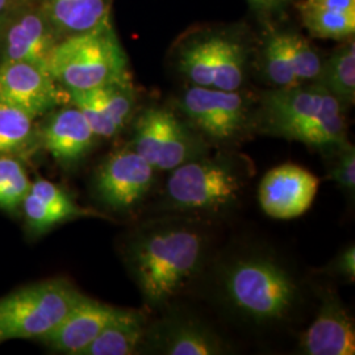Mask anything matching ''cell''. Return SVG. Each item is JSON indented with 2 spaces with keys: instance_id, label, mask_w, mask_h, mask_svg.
<instances>
[{
  "instance_id": "cell-1",
  "label": "cell",
  "mask_w": 355,
  "mask_h": 355,
  "mask_svg": "<svg viewBox=\"0 0 355 355\" xmlns=\"http://www.w3.org/2000/svg\"><path fill=\"white\" fill-rule=\"evenodd\" d=\"M203 229L182 218L149 223L128 242L125 258L145 304L161 309L203 270L208 255Z\"/></svg>"
},
{
  "instance_id": "cell-2",
  "label": "cell",
  "mask_w": 355,
  "mask_h": 355,
  "mask_svg": "<svg viewBox=\"0 0 355 355\" xmlns=\"http://www.w3.org/2000/svg\"><path fill=\"white\" fill-rule=\"evenodd\" d=\"M346 107L311 82L266 91L254 114V130L330 152L347 142Z\"/></svg>"
},
{
  "instance_id": "cell-3",
  "label": "cell",
  "mask_w": 355,
  "mask_h": 355,
  "mask_svg": "<svg viewBox=\"0 0 355 355\" xmlns=\"http://www.w3.org/2000/svg\"><path fill=\"white\" fill-rule=\"evenodd\" d=\"M220 290L236 315L258 325L286 321L300 302V287L291 271L265 253L230 261L221 271Z\"/></svg>"
},
{
  "instance_id": "cell-4",
  "label": "cell",
  "mask_w": 355,
  "mask_h": 355,
  "mask_svg": "<svg viewBox=\"0 0 355 355\" xmlns=\"http://www.w3.org/2000/svg\"><path fill=\"white\" fill-rule=\"evenodd\" d=\"M252 177L243 157L209 153L178 166L167 178L166 205L191 215H221L240 203Z\"/></svg>"
},
{
  "instance_id": "cell-5",
  "label": "cell",
  "mask_w": 355,
  "mask_h": 355,
  "mask_svg": "<svg viewBox=\"0 0 355 355\" xmlns=\"http://www.w3.org/2000/svg\"><path fill=\"white\" fill-rule=\"evenodd\" d=\"M46 70L67 91H87L130 80L127 55L108 21L54 45Z\"/></svg>"
},
{
  "instance_id": "cell-6",
  "label": "cell",
  "mask_w": 355,
  "mask_h": 355,
  "mask_svg": "<svg viewBox=\"0 0 355 355\" xmlns=\"http://www.w3.org/2000/svg\"><path fill=\"white\" fill-rule=\"evenodd\" d=\"M85 295L69 280L49 279L0 297V343L42 340Z\"/></svg>"
},
{
  "instance_id": "cell-7",
  "label": "cell",
  "mask_w": 355,
  "mask_h": 355,
  "mask_svg": "<svg viewBox=\"0 0 355 355\" xmlns=\"http://www.w3.org/2000/svg\"><path fill=\"white\" fill-rule=\"evenodd\" d=\"M184 121L211 146H232L254 130L250 103L239 91L192 86L182 95Z\"/></svg>"
},
{
  "instance_id": "cell-8",
  "label": "cell",
  "mask_w": 355,
  "mask_h": 355,
  "mask_svg": "<svg viewBox=\"0 0 355 355\" xmlns=\"http://www.w3.org/2000/svg\"><path fill=\"white\" fill-rule=\"evenodd\" d=\"M130 146L157 171H173L211 145L171 110L148 107L136 119Z\"/></svg>"
},
{
  "instance_id": "cell-9",
  "label": "cell",
  "mask_w": 355,
  "mask_h": 355,
  "mask_svg": "<svg viewBox=\"0 0 355 355\" xmlns=\"http://www.w3.org/2000/svg\"><path fill=\"white\" fill-rule=\"evenodd\" d=\"M157 170L129 145L111 153L92 178L98 202L114 212H130L152 190Z\"/></svg>"
},
{
  "instance_id": "cell-10",
  "label": "cell",
  "mask_w": 355,
  "mask_h": 355,
  "mask_svg": "<svg viewBox=\"0 0 355 355\" xmlns=\"http://www.w3.org/2000/svg\"><path fill=\"white\" fill-rule=\"evenodd\" d=\"M142 349L164 355H220L229 346L211 325L189 315H168L148 325Z\"/></svg>"
},
{
  "instance_id": "cell-11",
  "label": "cell",
  "mask_w": 355,
  "mask_h": 355,
  "mask_svg": "<svg viewBox=\"0 0 355 355\" xmlns=\"http://www.w3.org/2000/svg\"><path fill=\"white\" fill-rule=\"evenodd\" d=\"M320 180L309 170L292 164L271 168L262 178L258 200L267 216L291 220L304 215L318 195Z\"/></svg>"
},
{
  "instance_id": "cell-12",
  "label": "cell",
  "mask_w": 355,
  "mask_h": 355,
  "mask_svg": "<svg viewBox=\"0 0 355 355\" xmlns=\"http://www.w3.org/2000/svg\"><path fill=\"white\" fill-rule=\"evenodd\" d=\"M60 98L57 82L45 67L23 61H4L0 66V102L36 119L51 112Z\"/></svg>"
},
{
  "instance_id": "cell-13",
  "label": "cell",
  "mask_w": 355,
  "mask_h": 355,
  "mask_svg": "<svg viewBox=\"0 0 355 355\" xmlns=\"http://www.w3.org/2000/svg\"><path fill=\"white\" fill-rule=\"evenodd\" d=\"M299 352L305 355L354 354V320L337 292L327 288L320 293L318 315L302 334Z\"/></svg>"
},
{
  "instance_id": "cell-14",
  "label": "cell",
  "mask_w": 355,
  "mask_h": 355,
  "mask_svg": "<svg viewBox=\"0 0 355 355\" xmlns=\"http://www.w3.org/2000/svg\"><path fill=\"white\" fill-rule=\"evenodd\" d=\"M41 148L64 170H74L92 152L98 140L82 112L66 107L51 114L40 130Z\"/></svg>"
},
{
  "instance_id": "cell-15",
  "label": "cell",
  "mask_w": 355,
  "mask_h": 355,
  "mask_svg": "<svg viewBox=\"0 0 355 355\" xmlns=\"http://www.w3.org/2000/svg\"><path fill=\"white\" fill-rule=\"evenodd\" d=\"M20 211L26 217L28 228L35 234H44L60 224L79 217L101 216L96 211L79 205L67 191L45 178L31 182Z\"/></svg>"
},
{
  "instance_id": "cell-16",
  "label": "cell",
  "mask_w": 355,
  "mask_h": 355,
  "mask_svg": "<svg viewBox=\"0 0 355 355\" xmlns=\"http://www.w3.org/2000/svg\"><path fill=\"white\" fill-rule=\"evenodd\" d=\"M117 311L116 306L83 296L61 324L41 341L54 352L82 355Z\"/></svg>"
},
{
  "instance_id": "cell-17",
  "label": "cell",
  "mask_w": 355,
  "mask_h": 355,
  "mask_svg": "<svg viewBox=\"0 0 355 355\" xmlns=\"http://www.w3.org/2000/svg\"><path fill=\"white\" fill-rule=\"evenodd\" d=\"M146 318L140 311L119 308L114 318L82 355H132L140 353L146 337Z\"/></svg>"
},
{
  "instance_id": "cell-18",
  "label": "cell",
  "mask_w": 355,
  "mask_h": 355,
  "mask_svg": "<svg viewBox=\"0 0 355 355\" xmlns=\"http://www.w3.org/2000/svg\"><path fill=\"white\" fill-rule=\"evenodd\" d=\"M53 46L54 44L44 20L33 13L26 15L7 33L4 61H23L46 69Z\"/></svg>"
},
{
  "instance_id": "cell-19",
  "label": "cell",
  "mask_w": 355,
  "mask_h": 355,
  "mask_svg": "<svg viewBox=\"0 0 355 355\" xmlns=\"http://www.w3.org/2000/svg\"><path fill=\"white\" fill-rule=\"evenodd\" d=\"M40 146L35 117L8 103L0 102V155L23 157Z\"/></svg>"
},
{
  "instance_id": "cell-20",
  "label": "cell",
  "mask_w": 355,
  "mask_h": 355,
  "mask_svg": "<svg viewBox=\"0 0 355 355\" xmlns=\"http://www.w3.org/2000/svg\"><path fill=\"white\" fill-rule=\"evenodd\" d=\"M327 89L347 108L355 101V44L349 41L322 62L318 79L313 82Z\"/></svg>"
},
{
  "instance_id": "cell-21",
  "label": "cell",
  "mask_w": 355,
  "mask_h": 355,
  "mask_svg": "<svg viewBox=\"0 0 355 355\" xmlns=\"http://www.w3.org/2000/svg\"><path fill=\"white\" fill-rule=\"evenodd\" d=\"M51 12L58 26L74 35L108 21L104 0H51Z\"/></svg>"
},
{
  "instance_id": "cell-22",
  "label": "cell",
  "mask_w": 355,
  "mask_h": 355,
  "mask_svg": "<svg viewBox=\"0 0 355 355\" xmlns=\"http://www.w3.org/2000/svg\"><path fill=\"white\" fill-rule=\"evenodd\" d=\"M297 8L303 24L313 37L340 41L354 35L355 13L331 11L304 1H300Z\"/></svg>"
},
{
  "instance_id": "cell-23",
  "label": "cell",
  "mask_w": 355,
  "mask_h": 355,
  "mask_svg": "<svg viewBox=\"0 0 355 355\" xmlns=\"http://www.w3.org/2000/svg\"><path fill=\"white\" fill-rule=\"evenodd\" d=\"M217 53L216 37L192 42L179 54L178 67L192 86L212 89Z\"/></svg>"
},
{
  "instance_id": "cell-24",
  "label": "cell",
  "mask_w": 355,
  "mask_h": 355,
  "mask_svg": "<svg viewBox=\"0 0 355 355\" xmlns=\"http://www.w3.org/2000/svg\"><path fill=\"white\" fill-rule=\"evenodd\" d=\"M248 71L246 51L240 42L217 37V64L212 89L224 91L241 89Z\"/></svg>"
},
{
  "instance_id": "cell-25",
  "label": "cell",
  "mask_w": 355,
  "mask_h": 355,
  "mask_svg": "<svg viewBox=\"0 0 355 355\" xmlns=\"http://www.w3.org/2000/svg\"><path fill=\"white\" fill-rule=\"evenodd\" d=\"M29 187L31 180L21 157L0 155V209L17 214Z\"/></svg>"
},
{
  "instance_id": "cell-26",
  "label": "cell",
  "mask_w": 355,
  "mask_h": 355,
  "mask_svg": "<svg viewBox=\"0 0 355 355\" xmlns=\"http://www.w3.org/2000/svg\"><path fill=\"white\" fill-rule=\"evenodd\" d=\"M262 69L267 80L274 87L303 85L295 74L284 33H274L267 38L262 51Z\"/></svg>"
},
{
  "instance_id": "cell-27",
  "label": "cell",
  "mask_w": 355,
  "mask_h": 355,
  "mask_svg": "<svg viewBox=\"0 0 355 355\" xmlns=\"http://www.w3.org/2000/svg\"><path fill=\"white\" fill-rule=\"evenodd\" d=\"M102 103L105 112L111 117L114 125L121 132L135 112L136 101L130 86V80L116 82L92 89Z\"/></svg>"
},
{
  "instance_id": "cell-28",
  "label": "cell",
  "mask_w": 355,
  "mask_h": 355,
  "mask_svg": "<svg viewBox=\"0 0 355 355\" xmlns=\"http://www.w3.org/2000/svg\"><path fill=\"white\" fill-rule=\"evenodd\" d=\"M73 105L82 112L98 139H112L120 133L92 89L69 91Z\"/></svg>"
},
{
  "instance_id": "cell-29",
  "label": "cell",
  "mask_w": 355,
  "mask_h": 355,
  "mask_svg": "<svg viewBox=\"0 0 355 355\" xmlns=\"http://www.w3.org/2000/svg\"><path fill=\"white\" fill-rule=\"evenodd\" d=\"M286 35V45L291 58L292 66L296 78L300 83L315 82L320 76L322 60L316 49L300 35Z\"/></svg>"
},
{
  "instance_id": "cell-30",
  "label": "cell",
  "mask_w": 355,
  "mask_h": 355,
  "mask_svg": "<svg viewBox=\"0 0 355 355\" xmlns=\"http://www.w3.org/2000/svg\"><path fill=\"white\" fill-rule=\"evenodd\" d=\"M328 164V178L349 196L355 192V149L347 141L338 148L322 154Z\"/></svg>"
},
{
  "instance_id": "cell-31",
  "label": "cell",
  "mask_w": 355,
  "mask_h": 355,
  "mask_svg": "<svg viewBox=\"0 0 355 355\" xmlns=\"http://www.w3.org/2000/svg\"><path fill=\"white\" fill-rule=\"evenodd\" d=\"M324 271L329 275L337 277L346 282H354L355 279V246L350 243L330 262Z\"/></svg>"
},
{
  "instance_id": "cell-32",
  "label": "cell",
  "mask_w": 355,
  "mask_h": 355,
  "mask_svg": "<svg viewBox=\"0 0 355 355\" xmlns=\"http://www.w3.org/2000/svg\"><path fill=\"white\" fill-rule=\"evenodd\" d=\"M309 6L327 8L331 11L355 13V0H302Z\"/></svg>"
},
{
  "instance_id": "cell-33",
  "label": "cell",
  "mask_w": 355,
  "mask_h": 355,
  "mask_svg": "<svg viewBox=\"0 0 355 355\" xmlns=\"http://www.w3.org/2000/svg\"><path fill=\"white\" fill-rule=\"evenodd\" d=\"M287 0H249V3L253 6L254 8L261 10V11H272L279 8Z\"/></svg>"
},
{
  "instance_id": "cell-34",
  "label": "cell",
  "mask_w": 355,
  "mask_h": 355,
  "mask_svg": "<svg viewBox=\"0 0 355 355\" xmlns=\"http://www.w3.org/2000/svg\"><path fill=\"white\" fill-rule=\"evenodd\" d=\"M8 4H10V0H0V20L4 17V15L7 12Z\"/></svg>"
}]
</instances>
